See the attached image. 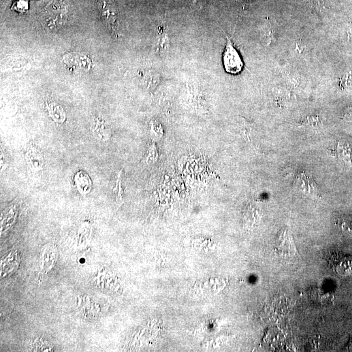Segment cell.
<instances>
[{
    "label": "cell",
    "mask_w": 352,
    "mask_h": 352,
    "mask_svg": "<svg viewBox=\"0 0 352 352\" xmlns=\"http://www.w3.org/2000/svg\"><path fill=\"white\" fill-rule=\"evenodd\" d=\"M223 59L224 68L228 73L237 74L242 72L243 67L242 59L235 48L231 40L228 37Z\"/></svg>",
    "instance_id": "obj_1"
},
{
    "label": "cell",
    "mask_w": 352,
    "mask_h": 352,
    "mask_svg": "<svg viewBox=\"0 0 352 352\" xmlns=\"http://www.w3.org/2000/svg\"><path fill=\"white\" fill-rule=\"evenodd\" d=\"M274 251L282 258L294 257L297 253L293 238L289 230H282L274 243Z\"/></svg>",
    "instance_id": "obj_2"
},
{
    "label": "cell",
    "mask_w": 352,
    "mask_h": 352,
    "mask_svg": "<svg viewBox=\"0 0 352 352\" xmlns=\"http://www.w3.org/2000/svg\"><path fill=\"white\" fill-rule=\"evenodd\" d=\"M60 4L58 3L57 7V2H53L50 7H48L45 18L47 24L50 28L61 26L66 22V9L65 7H59Z\"/></svg>",
    "instance_id": "obj_3"
},
{
    "label": "cell",
    "mask_w": 352,
    "mask_h": 352,
    "mask_svg": "<svg viewBox=\"0 0 352 352\" xmlns=\"http://www.w3.org/2000/svg\"><path fill=\"white\" fill-rule=\"evenodd\" d=\"M295 183L296 186L307 195L318 197L319 196V189L315 184L312 176L308 172L302 171L299 173L296 177Z\"/></svg>",
    "instance_id": "obj_4"
},
{
    "label": "cell",
    "mask_w": 352,
    "mask_h": 352,
    "mask_svg": "<svg viewBox=\"0 0 352 352\" xmlns=\"http://www.w3.org/2000/svg\"><path fill=\"white\" fill-rule=\"evenodd\" d=\"M98 7L106 22L112 28V31H116L117 27V14L114 4L110 0H98Z\"/></svg>",
    "instance_id": "obj_5"
},
{
    "label": "cell",
    "mask_w": 352,
    "mask_h": 352,
    "mask_svg": "<svg viewBox=\"0 0 352 352\" xmlns=\"http://www.w3.org/2000/svg\"><path fill=\"white\" fill-rule=\"evenodd\" d=\"M27 163L32 169L39 171L43 165V157L40 151L35 146H30L26 153Z\"/></svg>",
    "instance_id": "obj_6"
},
{
    "label": "cell",
    "mask_w": 352,
    "mask_h": 352,
    "mask_svg": "<svg viewBox=\"0 0 352 352\" xmlns=\"http://www.w3.org/2000/svg\"><path fill=\"white\" fill-rule=\"evenodd\" d=\"M93 133L96 137L102 141L109 139L111 136V131L109 125L101 118L95 119L92 126Z\"/></svg>",
    "instance_id": "obj_7"
},
{
    "label": "cell",
    "mask_w": 352,
    "mask_h": 352,
    "mask_svg": "<svg viewBox=\"0 0 352 352\" xmlns=\"http://www.w3.org/2000/svg\"><path fill=\"white\" fill-rule=\"evenodd\" d=\"M276 36L277 29L272 23L266 22L260 28V37L266 46H270L276 40Z\"/></svg>",
    "instance_id": "obj_8"
},
{
    "label": "cell",
    "mask_w": 352,
    "mask_h": 352,
    "mask_svg": "<svg viewBox=\"0 0 352 352\" xmlns=\"http://www.w3.org/2000/svg\"><path fill=\"white\" fill-rule=\"evenodd\" d=\"M77 189L82 195H86L91 191L92 183L88 175L83 172H78L74 178Z\"/></svg>",
    "instance_id": "obj_9"
},
{
    "label": "cell",
    "mask_w": 352,
    "mask_h": 352,
    "mask_svg": "<svg viewBox=\"0 0 352 352\" xmlns=\"http://www.w3.org/2000/svg\"><path fill=\"white\" fill-rule=\"evenodd\" d=\"M49 115L55 122L62 123L66 119V114L62 106L57 102H52L47 104Z\"/></svg>",
    "instance_id": "obj_10"
},
{
    "label": "cell",
    "mask_w": 352,
    "mask_h": 352,
    "mask_svg": "<svg viewBox=\"0 0 352 352\" xmlns=\"http://www.w3.org/2000/svg\"><path fill=\"white\" fill-rule=\"evenodd\" d=\"M238 127L241 135L245 140L251 142L252 136L255 132V125L247 121L245 118L240 117L238 119Z\"/></svg>",
    "instance_id": "obj_11"
},
{
    "label": "cell",
    "mask_w": 352,
    "mask_h": 352,
    "mask_svg": "<svg viewBox=\"0 0 352 352\" xmlns=\"http://www.w3.org/2000/svg\"><path fill=\"white\" fill-rule=\"evenodd\" d=\"M299 127L303 128H311L313 129H319L322 127L321 117L318 115H309L298 123Z\"/></svg>",
    "instance_id": "obj_12"
},
{
    "label": "cell",
    "mask_w": 352,
    "mask_h": 352,
    "mask_svg": "<svg viewBox=\"0 0 352 352\" xmlns=\"http://www.w3.org/2000/svg\"><path fill=\"white\" fill-rule=\"evenodd\" d=\"M123 169L121 170L117 174L116 185L115 187L112 189V191L114 192L115 195L116 196V201L117 203L120 206V205L123 203V189L122 188V184H121V174H122Z\"/></svg>",
    "instance_id": "obj_13"
},
{
    "label": "cell",
    "mask_w": 352,
    "mask_h": 352,
    "mask_svg": "<svg viewBox=\"0 0 352 352\" xmlns=\"http://www.w3.org/2000/svg\"><path fill=\"white\" fill-rule=\"evenodd\" d=\"M340 266L337 267L339 272L342 273L343 274H349L352 271V260L351 258H345L341 260Z\"/></svg>",
    "instance_id": "obj_14"
},
{
    "label": "cell",
    "mask_w": 352,
    "mask_h": 352,
    "mask_svg": "<svg viewBox=\"0 0 352 352\" xmlns=\"http://www.w3.org/2000/svg\"><path fill=\"white\" fill-rule=\"evenodd\" d=\"M157 158L158 153L156 146H155V143H153L148 149V152H147L146 154V162L148 164L154 163L155 161H157Z\"/></svg>",
    "instance_id": "obj_15"
},
{
    "label": "cell",
    "mask_w": 352,
    "mask_h": 352,
    "mask_svg": "<svg viewBox=\"0 0 352 352\" xmlns=\"http://www.w3.org/2000/svg\"><path fill=\"white\" fill-rule=\"evenodd\" d=\"M292 50L296 55H302L306 51V46L302 41H296L292 46Z\"/></svg>",
    "instance_id": "obj_16"
},
{
    "label": "cell",
    "mask_w": 352,
    "mask_h": 352,
    "mask_svg": "<svg viewBox=\"0 0 352 352\" xmlns=\"http://www.w3.org/2000/svg\"><path fill=\"white\" fill-rule=\"evenodd\" d=\"M341 228L345 234L352 236V219H347L343 221Z\"/></svg>",
    "instance_id": "obj_17"
},
{
    "label": "cell",
    "mask_w": 352,
    "mask_h": 352,
    "mask_svg": "<svg viewBox=\"0 0 352 352\" xmlns=\"http://www.w3.org/2000/svg\"><path fill=\"white\" fill-rule=\"evenodd\" d=\"M168 43H169V39L166 33H163V35L159 37V48H161L162 50H164V49L167 48Z\"/></svg>",
    "instance_id": "obj_18"
},
{
    "label": "cell",
    "mask_w": 352,
    "mask_h": 352,
    "mask_svg": "<svg viewBox=\"0 0 352 352\" xmlns=\"http://www.w3.org/2000/svg\"><path fill=\"white\" fill-rule=\"evenodd\" d=\"M347 35L348 38L349 39H352V25L351 27H349V28H347Z\"/></svg>",
    "instance_id": "obj_19"
},
{
    "label": "cell",
    "mask_w": 352,
    "mask_h": 352,
    "mask_svg": "<svg viewBox=\"0 0 352 352\" xmlns=\"http://www.w3.org/2000/svg\"><path fill=\"white\" fill-rule=\"evenodd\" d=\"M345 117L348 119H352V108L348 111L347 114H345Z\"/></svg>",
    "instance_id": "obj_20"
},
{
    "label": "cell",
    "mask_w": 352,
    "mask_h": 352,
    "mask_svg": "<svg viewBox=\"0 0 352 352\" xmlns=\"http://www.w3.org/2000/svg\"><path fill=\"white\" fill-rule=\"evenodd\" d=\"M190 1H191L192 5L195 6V7L197 6L198 0H190Z\"/></svg>",
    "instance_id": "obj_21"
},
{
    "label": "cell",
    "mask_w": 352,
    "mask_h": 352,
    "mask_svg": "<svg viewBox=\"0 0 352 352\" xmlns=\"http://www.w3.org/2000/svg\"><path fill=\"white\" fill-rule=\"evenodd\" d=\"M312 1H315V3L317 4L321 3H322V2H324V0H312Z\"/></svg>",
    "instance_id": "obj_22"
}]
</instances>
